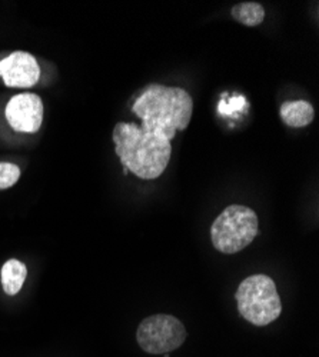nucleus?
I'll list each match as a JSON object with an SVG mask.
<instances>
[{"mask_svg": "<svg viewBox=\"0 0 319 357\" xmlns=\"http://www.w3.org/2000/svg\"><path fill=\"white\" fill-rule=\"evenodd\" d=\"M232 17L245 26L253 27L264 22L265 9L256 2H242L232 8Z\"/></svg>", "mask_w": 319, "mask_h": 357, "instance_id": "obj_10", "label": "nucleus"}, {"mask_svg": "<svg viewBox=\"0 0 319 357\" xmlns=\"http://www.w3.org/2000/svg\"><path fill=\"white\" fill-rule=\"evenodd\" d=\"M258 227V216L249 207L228 206L211 227L214 248L225 255L238 253L253 242Z\"/></svg>", "mask_w": 319, "mask_h": 357, "instance_id": "obj_4", "label": "nucleus"}, {"mask_svg": "<svg viewBox=\"0 0 319 357\" xmlns=\"http://www.w3.org/2000/svg\"><path fill=\"white\" fill-rule=\"evenodd\" d=\"M132 112L142 121L140 132L172 142L189 126L193 102L185 89L152 83L138 96Z\"/></svg>", "mask_w": 319, "mask_h": 357, "instance_id": "obj_1", "label": "nucleus"}, {"mask_svg": "<svg viewBox=\"0 0 319 357\" xmlns=\"http://www.w3.org/2000/svg\"><path fill=\"white\" fill-rule=\"evenodd\" d=\"M113 143L125 172L131 170L143 181H154L162 176L172 156L169 140L140 132L136 123L121 122L116 125Z\"/></svg>", "mask_w": 319, "mask_h": 357, "instance_id": "obj_2", "label": "nucleus"}, {"mask_svg": "<svg viewBox=\"0 0 319 357\" xmlns=\"http://www.w3.org/2000/svg\"><path fill=\"white\" fill-rule=\"evenodd\" d=\"M235 299L239 314L255 326H267L282 312L281 297L275 282L267 275H253L242 280Z\"/></svg>", "mask_w": 319, "mask_h": 357, "instance_id": "obj_3", "label": "nucleus"}, {"mask_svg": "<svg viewBox=\"0 0 319 357\" xmlns=\"http://www.w3.org/2000/svg\"><path fill=\"white\" fill-rule=\"evenodd\" d=\"M0 77L8 87H32L39 82L40 68L31 53L13 52L0 61Z\"/></svg>", "mask_w": 319, "mask_h": 357, "instance_id": "obj_7", "label": "nucleus"}, {"mask_svg": "<svg viewBox=\"0 0 319 357\" xmlns=\"http://www.w3.org/2000/svg\"><path fill=\"white\" fill-rule=\"evenodd\" d=\"M20 177V169L13 163H0V190H5L16 185Z\"/></svg>", "mask_w": 319, "mask_h": 357, "instance_id": "obj_11", "label": "nucleus"}, {"mask_svg": "<svg viewBox=\"0 0 319 357\" xmlns=\"http://www.w3.org/2000/svg\"><path fill=\"white\" fill-rule=\"evenodd\" d=\"M139 347L149 354H166L179 349L186 340V329L172 314H154L143 319L138 327Z\"/></svg>", "mask_w": 319, "mask_h": 357, "instance_id": "obj_5", "label": "nucleus"}, {"mask_svg": "<svg viewBox=\"0 0 319 357\" xmlns=\"http://www.w3.org/2000/svg\"><path fill=\"white\" fill-rule=\"evenodd\" d=\"M26 276H27V269L24 263H22L17 259L8 260L2 267V272H0V278H2V287L5 293L9 296H16L22 290Z\"/></svg>", "mask_w": 319, "mask_h": 357, "instance_id": "obj_9", "label": "nucleus"}, {"mask_svg": "<svg viewBox=\"0 0 319 357\" xmlns=\"http://www.w3.org/2000/svg\"><path fill=\"white\" fill-rule=\"evenodd\" d=\"M279 113L282 122L291 128H305L312 123L315 116L312 105L305 100L285 102Z\"/></svg>", "mask_w": 319, "mask_h": 357, "instance_id": "obj_8", "label": "nucleus"}, {"mask_svg": "<svg viewBox=\"0 0 319 357\" xmlns=\"http://www.w3.org/2000/svg\"><path fill=\"white\" fill-rule=\"evenodd\" d=\"M6 121L20 133H36L43 122V103L38 95L22 93L13 96L6 106Z\"/></svg>", "mask_w": 319, "mask_h": 357, "instance_id": "obj_6", "label": "nucleus"}]
</instances>
